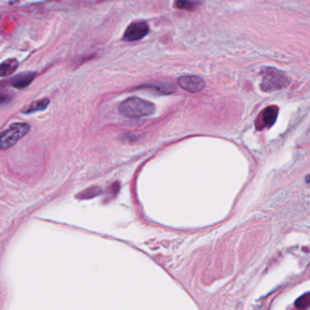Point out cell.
Returning a JSON list of instances; mask_svg holds the SVG:
<instances>
[{"label": "cell", "instance_id": "cell-1", "mask_svg": "<svg viewBox=\"0 0 310 310\" xmlns=\"http://www.w3.org/2000/svg\"><path fill=\"white\" fill-rule=\"evenodd\" d=\"M119 111L126 117H144L155 113V106L153 103L146 100L130 97L119 106Z\"/></svg>", "mask_w": 310, "mask_h": 310}, {"label": "cell", "instance_id": "cell-2", "mask_svg": "<svg viewBox=\"0 0 310 310\" xmlns=\"http://www.w3.org/2000/svg\"><path fill=\"white\" fill-rule=\"evenodd\" d=\"M261 91L266 93L282 90L289 85V78L275 67H264L261 70Z\"/></svg>", "mask_w": 310, "mask_h": 310}, {"label": "cell", "instance_id": "cell-3", "mask_svg": "<svg viewBox=\"0 0 310 310\" xmlns=\"http://www.w3.org/2000/svg\"><path fill=\"white\" fill-rule=\"evenodd\" d=\"M30 131V125L25 123H16L0 133V151L10 149L20 139Z\"/></svg>", "mask_w": 310, "mask_h": 310}, {"label": "cell", "instance_id": "cell-4", "mask_svg": "<svg viewBox=\"0 0 310 310\" xmlns=\"http://www.w3.org/2000/svg\"><path fill=\"white\" fill-rule=\"evenodd\" d=\"M279 115V107L269 106L261 111L255 122L256 128L258 130H263L265 128H270L277 121Z\"/></svg>", "mask_w": 310, "mask_h": 310}, {"label": "cell", "instance_id": "cell-5", "mask_svg": "<svg viewBox=\"0 0 310 310\" xmlns=\"http://www.w3.org/2000/svg\"><path fill=\"white\" fill-rule=\"evenodd\" d=\"M149 25L146 22L139 21L132 23L124 32V40L134 42L143 39L149 33Z\"/></svg>", "mask_w": 310, "mask_h": 310}, {"label": "cell", "instance_id": "cell-6", "mask_svg": "<svg viewBox=\"0 0 310 310\" xmlns=\"http://www.w3.org/2000/svg\"><path fill=\"white\" fill-rule=\"evenodd\" d=\"M178 85L190 93H199L206 87L203 78L196 75H184L178 79Z\"/></svg>", "mask_w": 310, "mask_h": 310}, {"label": "cell", "instance_id": "cell-7", "mask_svg": "<svg viewBox=\"0 0 310 310\" xmlns=\"http://www.w3.org/2000/svg\"><path fill=\"white\" fill-rule=\"evenodd\" d=\"M36 76L37 74L35 72H25L16 76L11 81V85L17 89H24L31 84Z\"/></svg>", "mask_w": 310, "mask_h": 310}, {"label": "cell", "instance_id": "cell-8", "mask_svg": "<svg viewBox=\"0 0 310 310\" xmlns=\"http://www.w3.org/2000/svg\"><path fill=\"white\" fill-rule=\"evenodd\" d=\"M149 89H153L156 92L161 93V94H171L176 92V87L173 85L172 83H166V82H159L152 85H146L145 87Z\"/></svg>", "mask_w": 310, "mask_h": 310}, {"label": "cell", "instance_id": "cell-9", "mask_svg": "<svg viewBox=\"0 0 310 310\" xmlns=\"http://www.w3.org/2000/svg\"><path fill=\"white\" fill-rule=\"evenodd\" d=\"M18 66L19 62L14 58L4 61L2 64H0V76L5 77L12 75L18 68Z\"/></svg>", "mask_w": 310, "mask_h": 310}, {"label": "cell", "instance_id": "cell-10", "mask_svg": "<svg viewBox=\"0 0 310 310\" xmlns=\"http://www.w3.org/2000/svg\"><path fill=\"white\" fill-rule=\"evenodd\" d=\"M48 105H49V99H47V98L38 100L36 102L31 103L30 106H28L26 109H25L23 112L24 113H32V112L44 111V109L47 108Z\"/></svg>", "mask_w": 310, "mask_h": 310}, {"label": "cell", "instance_id": "cell-11", "mask_svg": "<svg viewBox=\"0 0 310 310\" xmlns=\"http://www.w3.org/2000/svg\"><path fill=\"white\" fill-rule=\"evenodd\" d=\"M102 193H103V191L100 187L93 186L87 189V190H85L84 192H82L79 197H80L81 199H88L99 196L100 194H102Z\"/></svg>", "mask_w": 310, "mask_h": 310}, {"label": "cell", "instance_id": "cell-12", "mask_svg": "<svg viewBox=\"0 0 310 310\" xmlns=\"http://www.w3.org/2000/svg\"><path fill=\"white\" fill-rule=\"evenodd\" d=\"M295 306L300 309V310H303V309H307L308 307L310 306V292L306 293L304 295H302L301 297L296 300L295 302Z\"/></svg>", "mask_w": 310, "mask_h": 310}, {"label": "cell", "instance_id": "cell-13", "mask_svg": "<svg viewBox=\"0 0 310 310\" xmlns=\"http://www.w3.org/2000/svg\"><path fill=\"white\" fill-rule=\"evenodd\" d=\"M175 6L179 9L191 10L196 6L195 0H176Z\"/></svg>", "mask_w": 310, "mask_h": 310}]
</instances>
